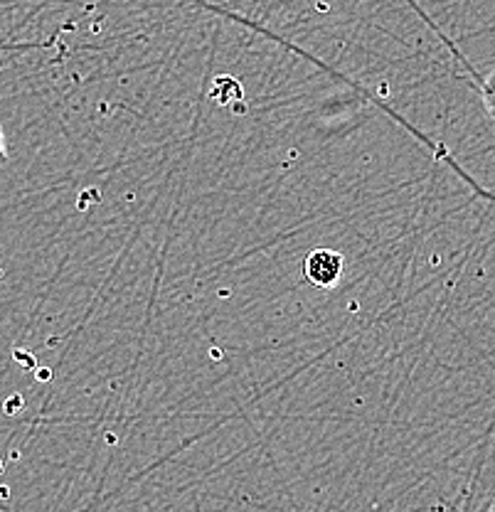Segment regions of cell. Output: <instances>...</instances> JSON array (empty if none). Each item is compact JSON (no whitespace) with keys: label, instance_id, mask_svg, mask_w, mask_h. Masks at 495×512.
<instances>
[{"label":"cell","instance_id":"6da1fadb","mask_svg":"<svg viewBox=\"0 0 495 512\" xmlns=\"http://www.w3.org/2000/svg\"><path fill=\"white\" fill-rule=\"evenodd\" d=\"M345 274V259L343 254L335 249H313L303 261V276L311 286L316 288H333L340 284Z\"/></svg>","mask_w":495,"mask_h":512},{"label":"cell","instance_id":"7a4b0ae2","mask_svg":"<svg viewBox=\"0 0 495 512\" xmlns=\"http://www.w3.org/2000/svg\"><path fill=\"white\" fill-rule=\"evenodd\" d=\"M481 99H483V106H486L488 114L495 119V69L483 77L481 82Z\"/></svg>","mask_w":495,"mask_h":512},{"label":"cell","instance_id":"3957f363","mask_svg":"<svg viewBox=\"0 0 495 512\" xmlns=\"http://www.w3.org/2000/svg\"><path fill=\"white\" fill-rule=\"evenodd\" d=\"M8 160V146H5V133H3V126H0V165Z\"/></svg>","mask_w":495,"mask_h":512},{"label":"cell","instance_id":"277c9868","mask_svg":"<svg viewBox=\"0 0 495 512\" xmlns=\"http://www.w3.org/2000/svg\"><path fill=\"white\" fill-rule=\"evenodd\" d=\"M488 512H495V500L491 503V510H488Z\"/></svg>","mask_w":495,"mask_h":512}]
</instances>
